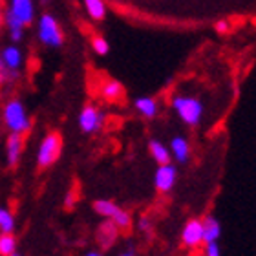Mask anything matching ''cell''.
Masks as SVG:
<instances>
[{"mask_svg":"<svg viewBox=\"0 0 256 256\" xmlns=\"http://www.w3.org/2000/svg\"><path fill=\"white\" fill-rule=\"evenodd\" d=\"M119 256H134V252L132 251H128V252H121Z\"/></svg>","mask_w":256,"mask_h":256,"instance_id":"obj_28","label":"cell"},{"mask_svg":"<svg viewBox=\"0 0 256 256\" xmlns=\"http://www.w3.org/2000/svg\"><path fill=\"white\" fill-rule=\"evenodd\" d=\"M216 30H218V32H227V24H225V22H218V24H216Z\"/></svg>","mask_w":256,"mask_h":256,"instance_id":"obj_26","label":"cell"},{"mask_svg":"<svg viewBox=\"0 0 256 256\" xmlns=\"http://www.w3.org/2000/svg\"><path fill=\"white\" fill-rule=\"evenodd\" d=\"M170 156L180 163H187L188 156H190V146H188L185 138H174L170 143Z\"/></svg>","mask_w":256,"mask_h":256,"instance_id":"obj_15","label":"cell"},{"mask_svg":"<svg viewBox=\"0 0 256 256\" xmlns=\"http://www.w3.org/2000/svg\"><path fill=\"white\" fill-rule=\"evenodd\" d=\"M40 2H42V4H48V2H50V0H40Z\"/></svg>","mask_w":256,"mask_h":256,"instance_id":"obj_31","label":"cell"},{"mask_svg":"<svg viewBox=\"0 0 256 256\" xmlns=\"http://www.w3.org/2000/svg\"><path fill=\"white\" fill-rule=\"evenodd\" d=\"M18 77V72H11V70L6 68V64L0 59V84H4L8 80H13Z\"/></svg>","mask_w":256,"mask_h":256,"instance_id":"obj_22","label":"cell"},{"mask_svg":"<svg viewBox=\"0 0 256 256\" xmlns=\"http://www.w3.org/2000/svg\"><path fill=\"white\" fill-rule=\"evenodd\" d=\"M86 8V13L92 20H102L106 16V4L104 0H82Z\"/></svg>","mask_w":256,"mask_h":256,"instance_id":"obj_18","label":"cell"},{"mask_svg":"<svg viewBox=\"0 0 256 256\" xmlns=\"http://www.w3.org/2000/svg\"><path fill=\"white\" fill-rule=\"evenodd\" d=\"M38 38H40V42L50 46V48H59L62 46L64 42V33L60 30L59 22L55 18L54 15H50V13H44L40 18H38Z\"/></svg>","mask_w":256,"mask_h":256,"instance_id":"obj_5","label":"cell"},{"mask_svg":"<svg viewBox=\"0 0 256 256\" xmlns=\"http://www.w3.org/2000/svg\"><path fill=\"white\" fill-rule=\"evenodd\" d=\"M8 11H10L15 18H18L24 26L33 24V18H35V6H33V0H11Z\"/></svg>","mask_w":256,"mask_h":256,"instance_id":"obj_8","label":"cell"},{"mask_svg":"<svg viewBox=\"0 0 256 256\" xmlns=\"http://www.w3.org/2000/svg\"><path fill=\"white\" fill-rule=\"evenodd\" d=\"M148 152H150V156L154 158V161L158 163V165L170 163V150L166 148L163 143H160V141H150Z\"/></svg>","mask_w":256,"mask_h":256,"instance_id":"obj_17","label":"cell"},{"mask_svg":"<svg viewBox=\"0 0 256 256\" xmlns=\"http://www.w3.org/2000/svg\"><path fill=\"white\" fill-rule=\"evenodd\" d=\"M182 244L187 249H198L203 244V224L202 220H188L182 230Z\"/></svg>","mask_w":256,"mask_h":256,"instance_id":"obj_7","label":"cell"},{"mask_svg":"<svg viewBox=\"0 0 256 256\" xmlns=\"http://www.w3.org/2000/svg\"><path fill=\"white\" fill-rule=\"evenodd\" d=\"M94 210H96L99 216L106 218L108 222H112L119 229V232H128V230L132 229V216H130L124 208L118 207L114 202L97 200V202L94 203Z\"/></svg>","mask_w":256,"mask_h":256,"instance_id":"obj_2","label":"cell"},{"mask_svg":"<svg viewBox=\"0 0 256 256\" xmlns=\"http://www.w3.org/2000/svg\"><path fill=\"white\" fill-rule=\"evenodd\" d=\"M176 176H178V172L170 163L160 165V168H158L156 178H154L156 188H158L160 192H163V194L168 192L172 187H174V183H176Z\"/></svg>","mask_w":256,"mask_h":256,"instance_id":"obj_10","label":"cell"},{"mask_svg":"<svg viewBox=\"0 0 256 256\" xmlns=\"http://www.w3.org/2000/svg\"><path fill=\"white\" fill-rule=\"evenodd\" d=\"M4 123L11 132H15V134H22V136H24V134L30 132L32 121L28 119L24 104H22L18 99H11L4 106Z\"/></svg>","mask_w":256,"mask_h":256,"instance_id":"obj_3","label":"cell"},{"mask_svg":"<svg viewBox=\"0 0 256 256\" xmlns=\"http://www.w3.org/2000/svg\"><path fill=\"white\" fill-rule=\"evenodd\" d=\"M86 256H102V254H99V252H94V251H92V252H88Z\"/></svg>","mask_w":256,"mask_h":256,"instance_id":"obj_29","label":"cell"},{"mask_svg":"<svg viewBox=\"0 0 256 256\" xmlns=\"http://www.w3.org/2000/svg\"><path fill=\"white\" fill-rule=\"evenodd\" d=\"M203 224V244H214L218 242L220 234H222V225L216 218L207 216L205 220H202Z\"/></svg>","mask_w":256,"mask_h":256,"instance_id":"obj_14","label":"cell"},{"mask_svg":"<svg viewBox=\"0 0 256 256\" xmlns=\"http://www.w3.org/2000/svg\"><path fill=\"white\" fill-rule=\"evenodd\" d=\"M79 190V188L77 187H74L72 188V190H70V194H68V198H66V202H68V207L70 205H72V203H75V200H77V198H75V192Z\"/></svg>","mask_w":256,"mask_h":256,"instance_id":"obj_25","label":"cell"},{"mask_svg":"<svg viewBox=\"0 0 256 256\" xmlns=\"http://www.w3.org/2000/svg\"><path fill=\"white\" fill-rule=\"evenodd\" d=\"M118 238H119V229L112 222L106 220V222H102L99 225V229H97V242H99V246L102 249H110L118 242Z\"/></svg>","mask_w":256,"mask_h":256,"instance_id":"obj_12","label":"cell"},{"mask_svg":"<svg viewBox=\"0 0 256 256\" xmlns=\"http://www.w3.org/2000/svg\"><path fill=\"white\" fill-rule=\"evenodd\" d=\"M104 123L101 110L96 104H86L79 114V126L84 134H94Z\"/></svg>","mask_w":256,"mask_h":256,"instance_id":"obj_6","label":"cell"},{"mask_svg":"<svg viewBox=\"0 0 256 256\" xmlns=\"http://www.w3.org/2000/svg\"><path fill=\"white\" fill-rule=\"evenodd\" d=\"M2 24H4V13L0 10V30H2Z\"/></svg>","mask_w":256,"mask_h":256,"instance_id":"obj_27","label":"cell"},{"mask_svg":"<svg viewBox=\"0 0 256 256\" xmlns=\"http://www.w3.org/2000/svg\"><path fill=\"white\" fill-rule=\"evenodd\" d=\"M62 150V136L59 132H50L44 136L42 143L37 152V165L38 168H48L59 160Z\"/></svg>","mask_w":256,"mask_h":256,"instance_id":"obj_4","label":"cell"},{"mask_svg":"<svg viewBox=\"0 0 256 256\" xmlns=\"http://www.w3.org/2000/svg\"><path fill=\"white\" fill-rule=\"evenodd\" d=\"M0 59L6 64V68L11 70V72H18L22 64V52L16 46H6L2 52H0Z\"/></svg>","mask_w":256,"mask_h":256,"instance_id":"obj_13","label":"cell"},{"mask_svg":"<svg viewBox=\"0 0 256 256\" xmlns=\"http://www.w3.org/2000/svg\"><path fill=\"white\" fill-rule=\"evenodd\" d=\"M138 227H139V230H143V232H148V230L152 229V224H150V220L146 218V216H143V218L138 222Z\"/></svg>","mask_w":256,"mask_h":256,"instance_id":"obj_23","label":"cell"},{"mask_svg":"<svg viewBox=\"0 0 256 256\" xmlns=\"http://www.w3.org/2000/svg\"><path fill=\"white\" fill-rule=\"evenodd\" d=\"M172 106L182 118V121L188 126H196L200 124L203 118V104L198 97L192 96H174L172 99Z\"/></svg>","mask_w":256,"mask_h":256,"instance_id":"obj_1","label":"cell"},{"mask_svg":"<svg viewBox=\"0 0 256 256\" xmlns=\"http://www.w3.org/2000/svg\"><path fill=\"white\" fill-rule=\"evenodd\" d=\"M205 256H220V247L218 244H207V249H205Z\"/></svg>","mask_w":256,"mask_h":256,"instance_id":"obj_24","label":"cell"},{"mask_svg":"<svg viewBox=\"0 0 256 256\" xmlns=\"http://www.w3.org/2000/svg\"><path fill=\"white\" fill-rule=\"evenodd\" d=\"M99 94L110 104H118V102L124 101V88L119 80L104 79L101 82V86H99Z\"/></svg>","mask_w":256,"mask_h":256,"instance_id":"obj_9","label":"cell"},{"mask_svg":"<svg viewBox=\"0 0 256 256\" xmlns=\"http://www.w3.org/2000/svg\"><path fill=\"white\" fill-rule=\"evenodd\" d=\"M16 251V238L13 232H0V256H11Z\"/></svg>","mask_w":256,"mask_h":256,"instance_id":"obj_19","label":"cell"},{"mask_svg":"<svg viewBox=\"0 0 256 256\" xmlns=\"http://www.w3.org/2000/svg\"><path fill=\"white\" fill-rule=\"evenodd\" d=\"M11 256H22V254H18V252L15 251V252H13V254H11Z\"/></svg>","mask_w":256,"mask_h":256,"instance_id":"obj_30","label":"cell"},{"mask_svg":"<svg viewBox=\"0 0 256 256\" xmlns=\"http://www.w3.org/2000/svg\"><path fill=\"white\" fill-rule=\"evenodd\" d=\"M136 110H138L143 118L152 119L158 116L160 106H158V101H156L154 97H139L138 101H136Z\"/></svg>","mask_w":256,"mask_h":256,"instance_id":"obj_16","label":"cell"},{"mask_svg":"<svg viewBox=\"0 0 256 256\" xmlns=\"http://www.w3.org/2000/svg\"><path fill=\"white\" fill-rule=\"evenodd\" d=\"M90 44H92V50L96 52L97 55H106L110 52V46H108L106 38L101 37V35H94L90 38Z\"/></svg>","mask_w":256,"mask_h":256,"instance_id":"obj_21","label":"cell"},{"mask_svg":"<svg viewBox=\"0 0 256 256\" xmlns=\"http://www.w3.org/2000/svg\"><path fill=\"white\" fill-rule=\"evenodd\" d=\"M15 229V218L8 208L0 207V232H13Z\"/></svg>","mask_w":256,"mask_h":256,"instance_id":"obj_20","label":"cell"},{"mask_svg":"<svg viewBox=\"0 0 256 256\" xmlns=\"http://www.w3.org/2000/svg\"><path fill=\"white\" fill-rule=\"evenodd\" d=\"M22 148H24V136L22 134L11 132L6 143V156H8V166H16L20 160Z\"/></svg>","mask_w":256,"mask_h":256,"instance_id":"obj_11","label":"cell"}]
</instances>
